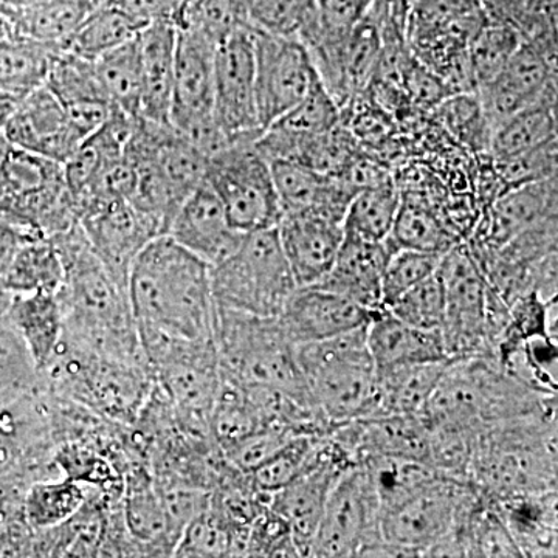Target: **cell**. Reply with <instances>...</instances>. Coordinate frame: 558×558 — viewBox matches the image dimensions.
Segmentation results:
<instances>
[{"label":"cell","mask_w":558,"mask_h":558,"mask_svg":"<svg viewBox=\"0 0 558 558\" xmlns=\"http://www.w3.org/2000/svg\"><path fill=\"white\" fill-rule=\"evenodd\" d=\"M126 292L140 344L215 343L211 267L168 234L154 238L138 253Z\"/></svg>","instance_id":"cell-1"},{"label":"cell","mask_w":558,"mask_h":558,"mask_svg":"<svg viewBox=\"0 0 558 558\" xmlns=\"http://www.w3.org/2000/svg\"><path fill=\"white\" fill-rule=\"evenodd\" d=\"M469 481L492 499L557 490V416L510 418L481 428Z\"/></svg>","instance_id":"cell-2"},{"label":"cell","mask_w":558,"mask_h":558,"mask_svg":"<svg viewBox=\"0 0 558 558\" xmlns=\"http://www.w3.org/2000/svg\"><path fill=\"white\" fill-rule=\"evenodd\" d=\"M40 377L51 395L126 427L137 421L156 385L146 360L100 354L64 336Z\"/></svg>","instance_id":"cell-3"},{"label":"cell","mask_w":558,"mask_h":558,"mask_svg":"<svg viewBox=\"0 0 558 558\" xmlns=\"http://www.w3.org/2000/svg\"><path fill=\"white\" fill-rule=\"evenodd\" d=\"M366 326L296 347L307 399L332 427L369 417L373 411L376 365L366 343Z\"/></svg>","instance_id":"cell-4"},{"label":"cell","mask_w":558,"mask_h":558,"mask_svg":"<svg viewBox=\"0 0 558 558\" xmlns=\"http://www.w3.org/2000/svg\"><path fill=\"white\" fill-rule=\"evenodd\" d=\"M215 347L223 379L242 387L282 389L310 402L296 347L290 343L278 317L216 306Z\"/></svg>","instance_id":"cell-5"},{"label":"cell","mask_w":558,"mask_h":558,"mask_svg":"<svg viewBox=\"0 0 558 558\" xmlns=\"http://www.w3.org/2000/svg\"><path fill=\"white\" fill-rule=\"evenodd\" d=\"M299 288L277 229L244 233L236 250L211 267L216 306L278 317Z\"/></svg>","instance_id":"cell-6"},{"label":"cell","mask_w":558,"mask_h":558,"mask_svg":"<svg viewBox=\"0 0 558 558\" xmlns=\"http://www.w3.org/2000/svg\"><path fill=\"white\" fill-rule=\"evenodd\" d=\"M256 138L238 140L209 157L205 179L231 226L241 233L277 229L282 218L270 161L256 146Z\"/></svg>","instance_id":"cell-7"},{"label":"cell","mask_w":558,"mask_h":558,"mask_svg":"<svg viewBox=\"0 0 558 558\" xmlns=\"http://www.w3.org/2000/svg\"><path fill=\"white\" fill-rule=\"evenodd\" d=\"M216 44L191 28H179L170 121L205 154L234 142L215 117Z\"/></svg>","instance_id":"cell-8"},{"label":"cell","mask_w":558,"mask_h":558,"mask_svg":"<svg viewBox=\"0 0 558 558\" xmlns=\"http://www.w3.org/2000/svg\"><path fill=\"white\" fill-rule=\"evenodd\" d=\"M381 508L363 465L348 469L330 492L307 557H362L381 539Z\"/></svg>","instance_id":"cell-9"},{"label":"cell","mask_w":558,"mask_h":558,"mask_svg":"<svg viewBox=\"0 0 558 558\" xmlns=\"http://www.w3.org/2000/svg\"><path fill=\"white\" fill-rule=\"evenodd\" d=\"M438 274L446 296L440 328L449 360L487 354L486 304L488 282L464 241L440 259Z\"/></svg>","instance_id":"cell-10"},{"label":"cell","mask_w":558,"mask_h":558,"mask_svg":"<svg viewBox=\"0 0 558 558\" xmlns=\"http://www.w3.org/2000/svg\"><path fill=\"white\" fill-rule=\"evenodd\" d=\"M318 80L311 51L296 36L255 28L256 109L263 130L299 105Z\"/></svg>","instance_id":"cell-11"},{"label":"cell","mask_w":558,"mask_h":558,"mask_svg":"<svg viewBox=\"0 0 558 558\" xmlns=\"http://www.w3.org/2000/svg\"><path fill=\"white\" fill-rule=\"evenodd\" d=\"M215 117L233 140L259 137L255 90V28L244 25L215 50Z\"/></svg>","instance_id":"cell-12"},{"label":"cell","mask_w":558,"mask_h":558,"mask_svg":"<svg viewBox=\"0 0 558 558\" xmlns=\"http://www.w3.org/2000/svg\"><path fill=\"white\" fill-rule=\"evenodd\" d=\"M470 488L469 480L444 476L416 497L381 513V538L424 557L425 550L449 534Z\"/></svg>","instance_id":"cell-13"},{"label":"cell","mask_w":558,"mask_h":558,"mask_svg":"<svg viewBox=\"0 0 558 558\" xmlns=\"http://www.w3.org/2000/svg\"><path fill=\"white\" fill-rule=\"evenodd\" d=\"M351 468H354L351 459L328 433L318 461L299 478L270 495V508L289 524L299 557H307L330 492Z\"/></svg>","instance_id":"cell-14"},{"label":"cell","mask_w":558,"mask_h":558,"mask_svg":"<svg viewBox=\"0 0 558 558\" xmlns=\"http://www.w3.org/2000/svg\"><path fill=\"white\" fill-rule=\"evenodd\" d=\"M475 92L494 134L520 110L557 97V58L521 43L505 69Z\"/></svg>","instance_id":"cell-15"},{"label":"cell","mask_w":558,"mask_h":558,"mask_svg":"<svg viewBox=\"0 0 558 558\" xmlns=\"http://www.w3.org/2000/svg\"><path fill=\"white\" fill-rule=\"evenodd\" d=\"M78 220L95 255L124 289L138 253L154 238L161 236L159 227L130 201L89 205L80 213Z\"/></svg>","instance_id":"cell-16"},{"label":"cell","mask_w":558,"mask_h":558,"mask_svg":"<svg viewBox=\"0 0 558 558\" xmlns=\"http://www.w3.org/2000/svg\"><path fill=\"white\" fill-rule=\"evenodd\" d=\"M344 215L337 209H307L279 220V241L299 288L317 284L332 269L344 238Z\"/></svg>","instance_id":"cell-17"},{"label":"cell","mask_w":558,"mask_h":558,"mask_svg":"<svg viewBox=\"0 0 558 558\" xmlns=\"http://www.w3.org/2000/svg\"><path fill=\"white\" fill-rule=\"evenodd\" d=\"M557 178L539 180L499 194L464 241L472 255L495 252L523 231L557 218Z\"/></svg>","instance_id":"cell-18"},{"label":"cell","mask_w":558,"mask_h":558,"mask_svg":"<svg viewBox=\"0 0 558 558\" xmlns=\"http://www.w3.org/2000/svg\"><path fill=\"white\" fill-rule=\"evenodd\" d=\"M121 517L135 556L172 557L182 531L145 462H135L124 473Z\"/></svg>","instance_id":"cell-19"},{"label":"cell","mask_w":558,"mask_h":558,"mask_svg":"<svg viewBox=\"0 0 558 558\" xmlns=\"http://www.w3.org/2000/svg\"><path fill=\"white\" fill-rule=\"evenodd\" d=\"M14 148L64 165L84 140L70 124L68 110L46 84L28 92L2 128Z\"/></svg>","instance_id":"cell-20"},{"label":"cell","mask_w":558,"mask_h":558,"mask_svg":"<svg viewBox=\"0 0 558 558\" xmlns=\"http://www.w3.org/2000/svg\"><path fill=\"white\" fill-rule=\"evenodd\" d=\"M379 311H369L355 301L318 286L296 288L278 315L290 343H314L333 339L368 325Z\"/></svg>","instance_id":"cell-21"},{"label":"cell","mask_w":558,"mask_h":558,"mask_svg":"<svg viewBox=\"0 0 558 558\" xmlns=\"http://www.w3.org/2000/svg\"><path fill=\"white\" fill-rule=\"evenodd\" d=\"M167 234L209 267L230 256L244 236L231 226L207 180L180 205Z\"/></svg>","instance_id":"cell-22"},{"label":"cell","mask_w":558,"mask_h":558,"mask_svg":"<svg viewBox=\"0 0 558 558\" xmlns=\"http://www.w3.org/2000/svg\"><path fill=\"white\" fill-rule=\"evenodd\" d=\"M391 256L387 242H366L343 238L339 255L318 288L340 293L369 311L384 310L385 267Z\"/></svg>","instance_id":"cell-23"},{"label":"cell","mask_w":558,"mask_h":558,"mask_svg":"<svg viewBox=\"0 0 558 558\" xmlns=\"http://www.w3.org/2000/svg\"><path fill=\"white\" fill-rule=\"evenodd\" d=\"M179 27L171 21L146 25L137 35L142 62V110L140 117L171 123L172 84Z\"/></svg>","instance_id":"cell-24"},{"label":"cell","mask_w":558,"mask_h":558,"mask_svg":"<svg viewBox=\"0 0 558 558\" xmlns=\"http://www.w3.org/2000/svg\"><path fill=\"white\" fill-rule=\"evenodd\" d=\"M366 343L376 368L449 362L440 330L416 328L387 310L366 326Z\"/></svg>","instance_id":"cell-25"},{"label":"cell","mask_w":558,"mask_h":558,"mask_svg":"<svg viewBox=\"0 0 558 558\" xmlns=\"http://www.w3.org/2000/svg\"><path fill=\"white\" fill-rule=\"evenodd\" d=\"M270 168L282 216L307 209L347 213L355 194L340 179L323 174L300 161L271 160Z\"/></svg>","instance_id":"cell-26"},{"label":"cell","mask_w":558,"mask_h":558,"mask_svg":"<svg viewBox=\"0 0 558 558\" xmlns=\"http://www.w3.org/2000/svg\"><path fill=\"white\" fill-rule=\"evenodd\" d=\"M523 557H557V490L494 499Z\"/></svg>","instance_id":"cell-27"},{"label":"cell","mask_w":558,"mask_h":558,"mask_svg":"<svg viewBox=\"0 0 558 558\" xmlns=\"http://www.w3.org/2000/svg\"><path fill=\"white\" fill-rule=\"evenodd\" d=\"M450 362L376 368V391L369 417L422 416Z\"/></svg>","instance_id":"cell-28"},{"label":"cell","mask_w":558,"mask_h":558,"mask_svg":"<svg viewBox=\"0 0 558 558\" xmlns=\"http://www.w3.org/2000/svg\"><path fill=\"white\" fill-rule=\"evenodd\" d=\"M3 318L20 333L36 368L43 373L64 332V312L57 293H14Z\"/></svg>","instance_id":"cell-29"},{"label":"cell","mask_w":558,"mask_h":558,"mask_svg":"<svg viewBox=\"0 0 558 558\" xmlns=\"http://www.w3.org/2000/svg\"><path fill=\"white\" fill-rule=\"evenodd\" d=\"M402 194L395 226L387 242L389 252L417 250V252H449L462 238L427 202Z\"/></svg>","instance_id":"cell-30"},{"label":"cell","mask_w":558,"mask_h":558,"mask_svg":"<svg viewBox=\"0 0 558 558\" xmlns=\"http://www.w3.org/2000/svg\"><path fill=\"white\" fill-rule=\"evenodd\" d=\"M484 20L505 22L532 44L557 58L558 0H481Z\"/></svg>","instance_id":"cell-31"},{"label":"cell","mask_w":558,"mask_h":558,"mask_svg":"<svg viewBox=\"0 0 558 558\" xmlns=\"http://www.w3.org/2000/svg\"><path fill=\"white\" fill-rule=\"evenodd\" d=\"M379 497L381 513L398 508L442 480V472L418 459L371 458L362 464Z\"/></svg>","instance_id":"cell-32"},{"label":"cell","mask_w":558,"mask_h":558,"mask_svg":"<svg viewBox=\"0 0 558 558\" xmlns=\"http://www.w3.org/2000/svg\"><path fill=\"white\" fill-rule=\"evenodd\" d=\"M89 495V487L65 478L33 481L22 497V515L33 532L49 531L72 519Z\"/></svg>","instance_id":"cell-33"},{"label":"cell","mask_w":558,"mask_h":558,"mask_svg":"<svg viewBox=\"0 0 558 558\" xmlns=\"http://www.w3.org/2000/svg\"><path fill=\"white\" fill-rule=\"evenodd\" d=\"M400 201L402 194L392 178L357 191L344 215V236L377 244L387 241L398 216Z\"/></svg>","instance_id":"cell-34"},{"label":"cell","mask_w":558,"mask_h":558,"mask_svg":"<svg viewBox=\"0 0 558 558\" xmlns=\"http://www.w3.org/2000/svg\"><path fill=\"white\" fill-rule=\"evenodd\" d=\"M248 531L234 526L215 506L197 513L183 529L172 557H245Z\"/></svg>","instance_id":"cell-35"},{"label":"cell","mask_w":558,"mask_h":558,"mask_svg":"<svg viewBox=\"0 0 558 558\" xmlns=\"http://www.w3.org/2000/svg\"><path fill=\"white\" fill-rule=\"evenodd\" d=\"M94 0H58L5 16L11 36L62 46L95 9Z\"/></svg>","instance_id":"cell-36"},{"label":"cell","mask_w":558,"mask_h":558,"mask_svg":"<svg viewBox=\"0 0 558 558\" xmlns=\"http://www.w3.org/2000/svg\"><path fill=\"white\" fill-rule=\"evenodd\" d=\"M143 28L145 27L140 22L123 10L101 2L81 22L80 27L62 44L61 49L73 51L89 60H97L101 54L137 38Z\"/></svg>","instance_id":"cell-37"},{"label":"cell","mask_w":558,"mask_h":558,"mask_svg":"<svg viewBox=\"0 0 558 558\" xmlns=\"http://www.w3.org/2000/svg\"><path fill=\"white\" fill-rule=\"evenodd\" d=\"M64 282V266L50 238H33L17 250L2 284L11 293H57Z\"/></svg>","instance_id":"cell-38"},{"label":"cell","mask_w":558,"mask_h":558,"mask_svg":"<svg viewBox=\"0 0 558 558\" xmlns=\"http://www.w3.org/2000/svg\"><path fill=\"white\" fill-rule=\"evenodd\" d=\"M557 138V97L527 106L492 134L488 154L494 159L537 148Z\"/></svg>","instance_id":"cell-39"},{"label":"cell","mask_w":558,"mask_h":558,"mask_svg":"<svg viewBox=\"0 0 558 558\" xmlns=\"http://www.w3.org/2000/svg\"><path fill=\"white\" fill-rule=\"evenodd\" d=\"M61 46L7 36L0 39V87L27 95L43 86L51 58Z\"/></svg>","instance_id":"cell-40"},{"label":"cell","mask_w":558,"mask_h":558,"mask_svg":"<svg viewBox=\"0 0 558 558\" xmlns=\"http://www.w3.org/2000/svg\"><path fill=\"white\" fill-rule=\"evenodd\" d=\"M95 68L108 100L137 119L142 110V62L137 38L98 57Z\"/></svg>","instance_id":"cell-41"},{"label":"cell","mask_w":558,"mask_h":558,"mask_svg":"<svg viewBox=\"0 0 558 558\" xmlns=\"http://www.w3.org/2000/svg\"><path fill=\"white\" fill-rule=\"evenodd\" d=\"M267 427L247 389L223 379L209 417V435L220 450Z\"/></svg>","instance_id":"cell-42"},{"label":"cell","mask_w":558,"mask_h":558,"mask_svg":"<svg viewBox=\"0 0 558 558\" xmlns=\"http://www.w3.org/2000/svg\"><path fill=\"white\" fill-rule=\"evenodd\" d=\"M44 84L64 106L89 101L110 102L98 78L95 60L73 51L60 49L54 53Z\"/></svg>","instance_id":"cell-43"},{"label":"cell","mask_w":558,"mask_h":558,"mask_svg":"<svg viewBox=\"0 0 558 558\" xmlns=\"http://www.w3.org/2000/svg\"><path fill=\"white\" fill-rule=\"evenodd\" d=\"M329 433V432H328ZM299 435L250 473L253 484L266 494H275L299 478L318 461L326 435Z\"/></svg>","instance_id":"cell-44"},{"label":"cell","mask_w":558,"mask_h":558,"mask_svg":"<svg viewBox=\"0 0 558 558\" xmlns=\"http://www.w3.org/2000/svg\"><path fill=\"white\" fill-rule=\"evenodd\" d=\"M519 33L505 22L484 20L469 40V62L476 89L505 69L519 49Z\"/></svg>","instance_id":"cell-45"},{"label":"cell","mask_w":558,"mask_h":558,"mask_svg":"<svg viewBox=\"0 0 558 558\" xmlns=\"http://www.w3.org/2000/svg\"><path fill=\"white\" fill-rule=\"evenodd\" d=\"M244 25L250 22L242 0H189L179 22V28L201 33L216 46Z\"/></svg>","instance_id":"cell-46"},{"label":"cell","mask_w":558,"mask_h":558,"mask_svg":"<svg viewBox=\"0 0 558 558\" xmlns=\"http://www.w3.org/2000/svg\"><path fill=\"white\" fill-rule=\"evenodd\" d=\"M490 159L494 161L495 174L501 180L502 193H505L527 183L557 178L558 142L557 138H553L537 148L523 150L509 157H498V159L490 157Z\"/></svg>","instance_id":"cell-47"},{"label":"cell","mask_w":558,"mask_h":558,"mask_svg":"<svg viewBox=\"0 0 558 558\" xmlns=\"http://www.w3.org/2000/svg\"><path fill=\"white\" fill-rule=\"evenodd\" d=\"M439 116L454 137L478 153H488L492 131L476 92H459L439 102Z\"/></svg>","instance_id":"cell-48"},{"label":"cell","mask_w":558,"mask_h":558,"mask_svg":"<svg viewBox=\"0 0 558 558\" xmlns=\"http://www.w3.org/2000/svg\"><path fill=\"white\" fill-rule=\"evenodd\" d=\"M387 311L416 328L440 330L446 315V296L438 271L399 296Z\"/></svg>","instance_id":"cell-49"},{"label":"cell","mask_w":558,"mask_h":558,"mask_svg":"<svg viewBox=\"0 0 558 558\" xmlns=\"http://www.w3.org/2000/svg\"><path fill=\"white\" fill-rule=\"evenodd\" d=\"M442 256L440 253L417 252V250L392 252L385 267L384 284H381L384 310L418 282L435 275Z\"/></svg>","instance_id":"cell-50"},{"label":"cell","mask_w":558,"mask_h":558,"mask_svg":"<svg viewBox=\"0 0 558 558\" xmlns=\"http://www.w3.org/2000/svg\"><path fill=\"white\" fill-rule=\"evenodd\" d=\"M250 25L277 35L296 36L317 0H242Z\"/></svg>","instance_id":"cell-51"},{"label":"cell","mask_w":558,"mask_h":558,"mask_svg":"<svg viewBox=\"0 0 558 558\" xmlns=\"http://www.w3.org/2000/svg\"><path fill=\"white\" fill-rule=\"evenodd\" d=\"M245 557H299L289 524L270 505L250 524Z\"/></svg>","instance_id":"cell-52"},{"label":"cell","mask_w":558,"mask_h":558,"mask_svg":"<svg viewBox=\"0 0 558 558\" xmlns=\"http://www.w3.org/2000/svg\"><path fill=\"white\" fill-rule=\"evenodd\" d=\"M295 436L299 433L290 428L264 427L231 444L222 453L233 468L250 475Z\"/></svg>","instance_id":"cell-53"},{"label":"cell","mask_w":558,"mask_h":558,"mask_svg":"<svg viewBox=\"0 0 558 558\" xmlns=\"http://www.w3.org/2000/svg\"><path fill=\"white\" fill-rule=\"evenodd\" d=\"M53 2H58V0H0V14L5 17L11 13H16V11L35 9V7L47 5V3Z\"/></svg>","instance_id":"cell-54"},{"label":"cell","mask_w":558,"mask_h":558,"mask_svg":"<svg viewBox=\"0 0 558 558\" xmlns=\"http://www.w3.org/2000/svg\"><path fill=\"white\" fill-rule=\"evenodd\" d=\"M11 300H13V293L0 282V318L9 311Z\"/></svg>","instance_id":"cell-55"},{"label":"cell","mask_w":558,"mask_h":558,"mask_svg":"<svg viewBox=\"0 0 558 558\" xmlns=\"http://www.w3.org/2000/svg\"><path fill=\"white\" fill-rule=\"evenodd\" d=\"M10 143L3 137L2 131H0V172H2L3 161H5L7 154H9Z\"/></svg>","instance_id":"cell-56"},{"label":"cell","mask_w":558,"mask_h":558,"mask_svg":"<svg viewBox=\"0 0 558 558\" xmlns=\"http://www.w3.org/2000/svg\"><path fill=\"white\" fill-rule=\"evenodd\" d=\"M7 36H11L10 25L5 17L0 14V39L7 38Z\"/></svg>","instance_id":"cell-57"},{"label":"cell","mask_w":558,"mask_h":558,"mask_svg":"<svg viewBox=\"0 0 558 558\" xmlns=\"http://www.w3.org/2000/svg\"><path fill=\"white\" fill-rule=\"evenodd\" d=\"M101 2L102 0H95V3H97V5H100Z\"/></svg>","instance_id":"cell-58"}]
</instances>
